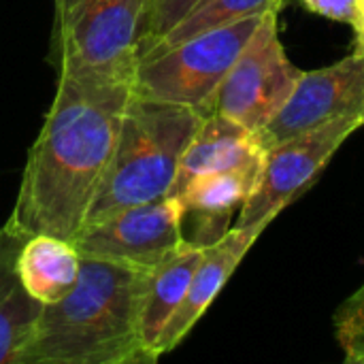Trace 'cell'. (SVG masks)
<instances>
[{"label": "cell", "mask_w": 364, "mask_h": 364, "mask_svg": "<svg viewBox=\"0 0 364 364\" xmlns=\"http://www.w3.org/2000/svg\"><path fill=\"white\" fill-rule=\"evenodd\" d=\"M132 81L134 66L60 75L28 151L9 230L23 239L53 235L73 243L79 237L111 162Z\"/></svg>", "instance_id": "1"}, {"label": "cell", "mask_w": 364, "mask_h": 364, "mask_svg": "<svg viewBox=\"0 0 364 364\" xmlns=\"http://www.w3.org/2000/svg\"><path fill=\"white\" fill-rule=\"evenodd\" d=\"M145 269L83 258L73 290L43 305L19 364L154 363L141 337Z\"/></svg>", "instance_id": "2"}, {"label": "cell", "mask_w": 364, "mask_h": 364, "mask_svg": "<svg viewBox=\"0 0 364 364\" xmlns=\"http://www.w3.org/2000/svg\"><path fill=\"white\" fill-rule=\"evenodd\" d=\"M200 119L203 113L192 107L151 100L132 92L85 226L128 207L168 196L183 149Z\"/></svg>", "instance_id": "3"}, {"label": "cell", "mask_w": 364, "mask_h": 364, "mask_svg": "<svg viewBox=\"0 0 364 364\" xmlns=\"http://www.w3.org/2000/svg\"><path fill=\"white\" fill-rule=\"evenodd\" d=\"M262 15L141 55L134 66L132 92L151 100L192 107L207 115L226 73L254 34Z\"/></svg>", "instance_id": "4"}, {"label": "cell", "mask_w": 364, "mask_h": 364, "mask_svg": "<svg viewBox=\"0 0 364 364\" xmlns=\"http://www.w3.org/2000/svg\"><path fill=\"white\" fill-rule=\"evenodd\" d=\"M60 75L136 66L143 0H53Z\"/></svg>", "instance_id": "5"}, {"label": "cell", "mask_w": 364, "mask_h": 364, "mask_svg": "<svg viewBox=\"0 0 364 364\" xmlns=\"http://www.w3.org/2000/svg\"><path fill=\"white\" fill-rule=\"evenodd\" d=\"M301 75L279 38V9H271L226 73L211 111L258 134L288 102Z\"/></svg>", "instance_id": "6"}, {"label": "cell", "mask_w": 364, "mask_h": 364, "mask_svg": "<svg viewBox=\"0 0 364 364\" xmlns=\"http://www.w3.org/2000/svg\"><path fill=\"white\" fill-rule=\"evenodd\" d=\"M363 126L364 115H348L269 147L258 183L235 226L264 230L316 183L339 147Z\"/></svg>", "instance_id": "7"}, {"label": "cell", "mask_w": 364, "mask_h": 364, "mask_svg": "<svg viewBox=\"0 0 364 364\" xmlns=\"http://www.w3.org/2000/svg\"><path fill=\"white\" fill-rule=\"evenodd\" d=\"M183 205L179 196H162L128 207L92 226L73 241L83 258H100L151 271L183 241Z\"/></svg>", "instance_id": "8"}, {"label": "cell", "mask_w": 364, "mask_h": 364, "mask_svg": "<svg viewBox=\"0 0 364 364\" xmlns=\"http://www.w3.org/2000/svg\"><path fill=\"white\" fill-rule=\"evenodd\" d=\"M348 115H364V53L356 49L331 66L303 70L288 102L258 136L269 149Z\"/></svg>", "instance_id": "9"}, {"label": "cell", "mask_w": 364, "mask_h": 364, "mask_svg": "<svg viewBox=\"0 0 364 364\" xmlns=\"http://www.w3.org/2000/svg\"><path fill=\"white\" fill-rule=\"evenodd\" d=\"M262 232L264 230L260 228L232 226L222 239L203 250V258L190 279L188 292L154 348L156 360L173 352L188 337V333L194 328V324L203 318V314L222 292L226 282L232 277V273L237 271V267Z\"/></svg>", "instance_id": "10"}, {"label": "cell", "mask_w": 364, "mask_h": 364, "mask_svg": "<svg viewBox=\"0 0 364 364\" xmlns=\"http://www.w3.org/2000/svg\"><path fill=\"white\" fill-rule=\"evenodd\" d=\"M262 162L264 158L245 166L205 173L188 181L177 194L183 205L181 230L190 226V235L183 239L200 247L222 239L230 230L232 215L241 211L252 196L262 171Z\"/></svg>", "instance_id": "11"}, {"label": "cell", "mask_w": 364, "mask_h": 364, "mask_svg": "<svg viewBox=\"0 0 364 364\" xmlns=\"http://www.w3.org/2000/svg\"><path fill=\"white\" fill-rule=\"evenodd\" d=\"M264 154L267 149L256 132L222 113L211 111L203 115L196 132L183 149L171 196H177L186 183L198 175L245 166L262 160Z\"/></svg>", "instance_id": "12"}, {"label": "cell", "mask_w": 364, "mask_h": 364, "mask_svg": "<svg viewBox=\"0 0 364 364\" xmlns=\"http://www.w3.org/2000/svg\"><path fill=\"white\" fill-rule=\"evenodd\" d=\"M203 250L205 247L183 239L147 273L143 305H141V337L154 363H156L154 348L164 326L179 309L188 292L190 279L203 258Z\"/></svg>", "instance_id": "13"}, {"label": "cell", "mask_w": 364, "mask_h": 364, "mask_svg": "<svg viewBox=\"0 0 364 364\" xmlns=\"http://www.w3.org/2000/svg\"><path fill=\"white\" fill-rule=\"evenodd\" d=\"M23 237L0 228V364H19L38 324L43 305L32 299L17 275Z\"/></svg>", "instance_id": "14"}, {"label": "cell", "mask_w": 364, "mask_h": 364, "mask_svg": "<svg viewBox=\"0 0 364 364\" xmlns=\"http://www.w3.org/2000/svg\"><path fill=\"white\" fill-rule=\"evenodd\" d=\"M17 275L26 292L41 305H51L66 296L77 284L81 254L75 243L53 235H32L17 252Z\"/></svg>", "instance_id": "15"}, {"label": "cell", "mask_w": 364, "mask_h": 364, "mask_svg": "<svg viewBox=\"0 0 364 364\" xmlns=\"http://www.w3.org/2000/svg\"><path fill=\"white\" fill-rule=\"evenodd\" d=\"M284 0H200L173 30H168L160 41H156L145 53L177 45L196 34L237 23L241 19L262 15L271 9L282 11ZM143 53V55H145ZM141 58V55H139Z\"/></svg>", "instance_id": "16"}, {"label": "cell", "mask_w": 364, "mask_h": 364, "mask_svg": "<svg viewBox=\"0 0 364 364\" xmlns=\"http://www.w3.org/2000/svg\"><path fill=\"white\" fill-rule=\"evenodd\" d=\"M335 339L348 364H364V282L333 316Z\"/></svg>", "instance_id": "17"}, {"label": "cell", "mask_w": 364, "mask_h": 364, "mask_svg": "<svg viewBox=\"0 0 364 364\" xmlns=\"http://www.w3.org/2000/svg\"><path fill=\"white\" fill-rule=\"evenodd\" d=\"M200 0H143V19L136 55H143L156 41L173 30Z\"/></svg>", "instance_id": "18"}, {"label": "cell", "mask_w": 364, "mask_h": 364, "mask_svg": "<svg viewBox=\"0 0 364 364\" xmlns=\"http://www.w3.org/2000/svg\"><path fill=\"white\" fill-rule=\"evenodd\" d=\"M303 6L316 15L350 23L354 28L358 19V0H301Z\"/></svg>", "instance_id": "19"}, {"label": "cell", "mask_w": 364, "mask_h": 364, "mask_svg": "<svg viewBox=\"0 0 364 364\" xmlns=\"http://www.w3.org/2000/svg\"><path fill=\"white\" fill-rule=\"evenodd\" d=\"M354 34H356V51L364 53V0H358V19L354 23Z\"/></svg>", "instance_id": "20"}]
</instances>
